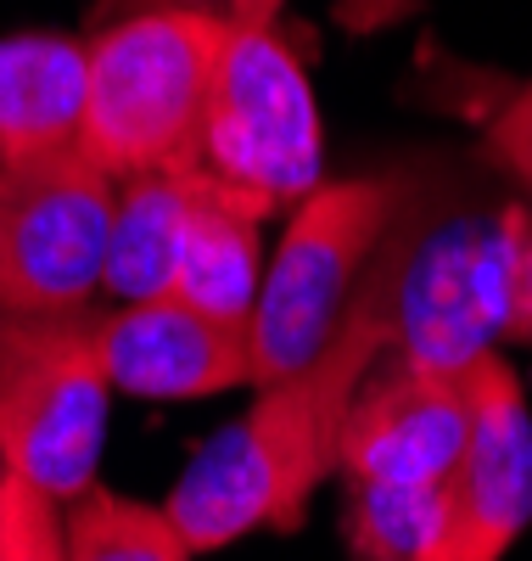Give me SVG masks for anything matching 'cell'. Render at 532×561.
I'll return each instance as SVG.
<instances>
[{
	"label": "cell",
	"instance_id": "6da1fadb",
	"mask_svg": "<svg viewBox=\"0 0 532 561\" xmlns=\"http://www.w3.org/2000/svg\"><path fill=\"white\" fill-rule=\"evenodd\" d=\"M404 225V219H398ZM393 259L398 230L370 259L359 293L331 332V343L280 382H264L253 410L235 415L224 433H213L190 466L174 478L163 511L185 545L208 556L247 534H298L309 517L314 489L336 472L343 449V421L359 393V382L375 370V359L393 354Z\"/></svg>",
	"mask_w": 532,
	"mask_h": 561
},
{
	"label": "cell",
	"instance_id": "7a4b0ae2",
	"mask_svg": "<svg viewBox=\"0 0 532 561\" xmlns=\"http://www.w3.org/2000/svg\"><path fill=\"white\" fill-rule=\"evenodd\" d=\"M398 354L465 370L476 354L532 337V208L438 214L420 197L398 225L393 259Z\"/></svg>",
	"mask_w": 532,
	"mask_h": 561
},
{
	"label": "cell",
	"instance_id": "3957f363",
	"mask_svg": "<svg viewBox=\"0 0 532 561\" xmlns=\"http://www.w3.org/2000/svg\"><path fill=\"white\" fill-rule=\"evenodd\" d=\"M219 39L224 18L169 7L95 23V34L84 39L79 152L113 180L147 169H190L203 152Z\"/></svg>",
	"mask_w": 532,
	"mask_h": 561
},
{
	"label": "cell",
	"instance_id": "277c9868",
	"mask_svg": "<svg viewBox=\"0 0 532 561\" xmlns=\"http://www.w3.org/2000/svg\"><path fill=\"white\" fill-rule=\"evenodd\" d=\"M415 197L420 192L409 174H348L320 180L303 203H292L247 320L253 388L292 377L331 343L370 259L386 248Z\"/></svg>",
	"mask_w": 532,
	"mask_h": 561
},
{
	"label": "cell",
	"instance_id": "5b68a950",
	"mask_svg": "<svg viewBox=\"0 0 532 561\" xmlns=\"http://www.w3.org/2000/svg\"><path fill=\"white\" fill-rule=\"evenodd\" d=\"M197 169L264 214L303 203L325 180V124L309 57L280 12L224 18Z\"/></svg>",
	"mask_w": 532,
	"mask_h": 561
},
{
	"label": "cell",
	"instance_id": "8992f818",
	"mask_svg": "<svg viewBox=\"0 0 532 561\" xmlns=\"http://www.w3.org/2000/svg\"><path fill=\"white\" fill-rule=\"evenodd\" d=\"M95 320L102 309H0V466L57 505L102 483L113 382Z\"/></svg>",
	"mask_w": 532,
	"mask_h": 561
},
{
	"label": "cell",
	"instance_id": "52a82bcc",
	"mask_svg": "<svg viewBox=\"0 0 532 561\" xmlns=\"http://www.w3.org/2000/svg\"><path fill=\"white\" fill-rule=\"evenodd\" d=\"M113 192L118 180L79 147L0 174V309H95L107 275Z\"/></svg>",
	"mask_w": 532,
	"mask_h": 561
},
{
	"label": "cell",
	"instance_id": "ba28073f",
	"mask_svg": "<svg viewBox=\"0 0 532 561\" xmlns=\"http://www.w3.org/2000/svg\"><path fill=\"white\" fill-rule=\"evenodd\" d=\"M465 449L438 483V528L420 561H505L532 528V410L499 348L465 365Z\"/></svg>",
	"mask_w": 532,
	"mask_h": 561
},
{
	"label": "cell",
	"instance_id": "9c48e42d",
	"mask_svg": "<svg viewBox=\"0 0 532 561\" xmlns=\"http://www.w3.org/2000/svg\"><path fill=\"white\" fill-rule=\"evenodd\" d=\"M471 399L465 370H438L393 348V359H375L359 382L336 472L343 483H393V489H431L449 478V466L465 449Z\"/></svg>",
	"mask_w": 532,
	"mask_h": 561
},
{
	"label": "cell",
	"instance_id": "30bf717a",
	"mask_svg": "<svg viewBox=\"0 0 532 561\" xmlns=\"http://www.w3.org/2000/svg\"><path fill=\"white\" fill-rule=\"evenodd\" d=\"M113 393L129 399H213L253 388L247 320H224L174 293L102 309L95 320Z\"/></svg>",
	"mask_w": 532,
	"mask_h": 561
},
{
	"label": "cell",
	"instance_id": "8fae6325",
	"mask_svg": "<svg viewBox=\"0 0 532 561\" xmlns=\"http://www.w3.org/2000/svg\"><path fill=\"white\" fill-rule=\"evenodd\" d=\"M84 118V39L12 34L0 39V174L79 147Z\"/></svg>",
	"mask_w": 532,
	"mask_h": 561
},
{
	"label": "cell",
	"instance_id": "7c38bea8",
	"mask_svg": "<svg viewBox=\"0 0 532 561\" xmlns=\"http://www.w3.org/2000/svg\"><path fill=\"white\" fill-rule=\"evenodd\" d=\"M203 185H208V174L197 163L190 169H147V174L118 180L102 298L140 304V298L174 293L180 248H185L190 214L203 203Z\"/></svg>",
	"mask_w": 532,
	"mask_h": 561
},
{
	"label": "cell",
	"instance_id": "4fadbf2b",
	"mask_svg": "<svg viewBox=\"0 0 532 561\" xmlns=\"http://www.w3.org/2000/svg\"><path fill=\"white\" fill-rule=\"evenodd\" d=\"M264 219H269L264 208H253L241 192H230V185H219L208 174L203 203L190 214L185 248H180L174 298L197 304L208 314H224V320H253L258 280H264V253H258Z\"/></svg>",
	"mask_w": 532,
	"mask_h": 561
},
{
	"label": "cell",
	"instance_id": "5bb4252c",
	"mask_svg": "<svg viewBox=\"0 0 532 561\" xmlns=\"http://www.w3.org/2000/svg\"><path fill=\"white\" fill-rule=\"evenodd\" d=\"M62 561H197V550L163 505L90 483L62 505Z\"/></svg>",
	"mask_w": 532,
	"mask_h": 561
},
{
	"label": "cell",
	"instance_id": "9a60e30c",
	"mask_svg": "<svg viewBox=\"0 0 532 561\" xmlns=\"http://www.w3.org/2000/svg\"><path fill=\"white\" fill-rule=\"evenodd\" d=\"M438 528V483L393 489V483H348L343 534L354 561H420Z\"/></svg>",
	"mask_w": 532,
	"mask_h": 561
},
{
	"label": "cell",
	"instance_id": "2e32d148",
	"mask_svg": "<svg viewBox=\"0 0 532 561\" xmlns=\"http://www.w3.org/2000/svg\"><path fill=\"white\" fill-rule=\"evenodd\" d=\"M0 561H62V505L0 466Z\"/></svg>",
	"mask_w": 532,
	"mask_h": 561
},
{
	"label": "cell",
	"instance_id": "e0dca14e",
	"mask_svg": "<svg viewBox=\"0 0 532 561\" xmlns=\"http://www.w3.org/2000/svg\"><path fill=\"white\" fill-rule=\"evenodd\" d=\"M482 129H488V152L527 185V197H532V79L510 84L505 96L488 107Z\"/></svg>",
	"mask_w": 532,
	"mask_h": 561
},
{
	"label": "cell",
	"instance_id": "ac0fdd59",
	"mask_svg": "<svg viewBox=\"0 0 532 561\" xmlns=\"http://www.w3.org/2000/svg\"><path fill=\"white\" fill-rule=\"evenodd\" d=\"M208 12V18H235V12H280L286 0H95V23H113L129 12Z\"/></svg>",
	"mask_w": 532,
	"mask_h": 561
},
{
	"label": "cell",
	"instance_id": "d6986e66",
	"mask_svg": "<svg viewBox=\"0 0 532 561\" xmlns=\"http://www.w3.org/2000/svg\"><path fill=\"white\" fill-rule=\"evenodd\" d=\"M420 12V0H336L331 18L343 34H386Z\"/></svg>",
	"mask_w": 532,
	"mask_h": 561
}]
</instances>
